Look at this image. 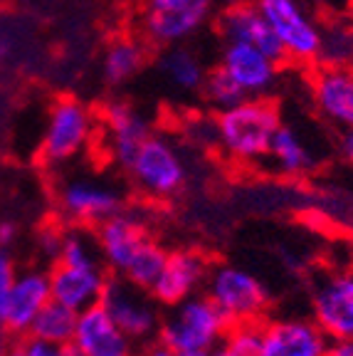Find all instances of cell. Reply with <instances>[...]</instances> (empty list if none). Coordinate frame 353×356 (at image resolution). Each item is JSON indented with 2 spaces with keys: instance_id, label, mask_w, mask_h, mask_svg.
<instances>
[{
  "instance_id": "obj_1",
  "label": "cell",
  "mask_w": 353,
  "mask_h": 356,
  "mask_svg": "<svg viewBox=\"0 0 353 356\" xmlns=\"http://www.w3.org/2000/svg\"><path fill=\"white\" fill-rule=\"evenodd\" d=\"M279 124V106L270 97H247L215 117V144L230 161L260 163Z\"/></svg>"
},
{
  "instance_id": "obj_2",
  "label": "cell",
  "mask_w": 353,
  "mask_h": 356,
  "mask_svg": "<svg viewBox=\"0 0 353 356\" xmlns=\"http://www.w3.org/2000/svg\"><path fill=\"white\" fill-rule=\"evenodd\" d=\"M230 324L220 307L205 292H198L178 305L166 307V314H161L156 341L166 344L178 356H203L222 344Z\"/></svg>"
},
{
  "instance_id": "obj_3",
  "label": "cell",
  "mask_w": 353,
  "mask_h": 356,
  "mask_svg": "<svg viewBox=\"0 0 353 356\" xmlns=\"http://www.w3.org/2000/svg\"><path fill=\"white\" fill-rule=\"evenodd\" d=\"M97 134V117L77 97H60L52 102L40 139V161L57 168L89 149Z\"/></svg>"
},
{
  "instance_id": "obj_4",
  "label": "cell",
  "mask_w": 353,
  "mask_h": 356,
  "mask_svg": "<svg viewBox=\"0 0 353 356\" xmlns=\"http://www.w3.org/2000/svg\"><path fill=\"white\" fill-rule=\"evenodd\" d=\"M126 173L146 198L168 200L178 195L188 184V163L176 141L166 134H149V139L138 146L136 156L129 163Z\"/></svg>"
},
{
  "instance_id": "obj_5",
  "label": "cell",
  "mask_w": 353,
  "mask_h": 356,
  "mask_svg": "<svg viewBox=\"0 0 353 356\" xmlns=\"http://www.w3.org/2000/svg\"><path fill=\"white\" fill-rule=\"evenodd\" d=\"M217 0H141V33L156 47L193 40L213 20Z\"/></svg>"
},
{
  "instance_id": "obj_6",
  "label": "cell",
  "mask_w": 353,
  "mask_h": 356,
  "mask_svg": "<svg viewBox=\"0 0 353 356\" xmlns=\"http://www.w3.org/2000/svg\"><path fill=\"white\" fill-rule=\"evenodd\" d=\"M279 40L284 57L297 65L319 60L324 28L304 0H252Z\"/></svg>"
},
{
  "instance_id": "obj_7",
  "label": "cell",
  "mask_w": 353,
  "mask_h": 356,
  "mask_svg": "<svg viewBox=\"0 0 353 356\" xmlns=\"http://www.w3.org/2000/svg\"><path fill=\"white\" fill-rule=\"evenodd\" d=\"M203 289L232 324L262 322L267 309L272 307L270 289L265 287V282L235 265L210 267Z\"/></svg>"
},
{
  "instance_id": "obj_8",
  "label": "cell",
  "mask_w": 353,
  "mask_h": 356,
  "mask_svg": "<svg viewBox=\"0 0 353 356\" xmlns=\"http://www.w3.org/2000/svg\"><path fill=\"white\" fill-rule=\"evenodd\" d=\"M99 305L109 312L116 327L126 334L133 344H151L158 337L161 327V307L151 297L149 289L136 287L122 275L106 280Z\"/></svg>"
},
{
  "instance_id": "obj_9",
  "label": "cell",
  "mask_w": 353,
  "mask_h": 356,
  "mask_svg": "<svg viewBox=\"0 0 353 356\" xmlns=\"http://www.w3.org/2000/svg\"><path fill=\"white\" fill-rule=\"evenodd\" d=\"M57 208L72 225L92 228L124 211V193L111 181L94 173H72L57 186Z\"/></svg>"
},
{
  "instance_id": "obj_10",
  "label": "cell",
  "mask_w": 353,
  "mask_h": 356,
  "mask_svg": "<svg viewBox=\"0 0 353 356\" xmlns=\"http://www.w3.org/2000/svg\"><path fill=\"white\" fill-rule=\"evenodd\" d=\"M311 319L329 339H353V273H331L314 284Z\"/></svg>"
},
{
  "instance_id": "obj_11",
  "label": "cell",
  "mask_w": 353,
  "mask_h": 356,
  "mask_svg": "<svg viewBox=\"0 0 353 356\" xmlns=\"http://www.w3.org/2000/svg\"><path fill=\"white\" fill-rule=\"evenodd\" d=\"M311 106L334 129L353 127V67L321 65L309 77Z\"/></svg>"
},
{
  "instance_id": "obj_12",
  "label": "cell",
  "mask_w": 353,
  "mask_h": 356,
  "mask_svg": "<svg viewBox=\"0 0 353 356\" xmlns=\"http://www.w3.org/2000/svg\"><path fill=\"white\" fill-rule=\"evenodd\" d=\"M217 65L235 79L245 97H270L279 84V65L274 57L245 42H222Z\"/></svg>"
},
{
  "instance_id": "obj_13",
  "label": "cell",
  "mask_w": 353,
  "mask_h": 356,
  "mask_svg": "<svg viewBox=\"0 0 353 356\" xmlns=\"http://www.w3.org/2000/svg\"><path fill=\"white\" fill-rule=\"evenodd\" d=\"M331 339L314 319L289 317L262 324L260 349L254 356H326Z\"/></svg>"
},
{
  "instance_id": "obj_14",
  "label": "cell",
  "mask_w": 353,
  "mask_h": 356,
  "mask_svg": "<svg viewBox=\"0 0 353 356\" xmlns=\"http://www.w3.org/2000/svg\"><path fill=\"white\" fill-rule=\"evenodd\" d=\"M94 238L99 245L101 262L109 273L122 275L126 270V265L131 262V257L136 255V250L146 243L149 228H146L144 218L136 211H119L114 216H109L106 220L94 225Z\"/></svg>"
},
{
  "instance_id": "obj_15",
  "label": "cell",
  "mask_w": 353,
  "mask_h": 356,
  "mask_svg": "<svg viewBox=\"0 0 353 356\" xmlns=\"http://www.w3.org/2000/svg\"><path fill=\"white\" fill-rule=\"evenodd\" d=\"M215 30L222 42H245L267 52L277 62H287L279 40L270 30L252 0H232L215 15Z\"/></svg>"
},
{
  "instance_id": "obj_16",
  "label": "cell",
  "mask_w": 353,
  "mask_h": 356,
  "mask_svg": "<svg viewBox=\"0 0 353 356\" xmlns=\"http://www.w3.org/2000/svg\"><path fill=\"white\" fill-rule=\"evenodd\" d=\"M208 257L195 250H173L168 252L163 270L149 287L151 297L158 302V307H173L188 297L198 295L208 277Z\"/></svg>"
},
{
  "instance_id": "obj_17",
  "label": "cell",
  "mask_w": 353,
  "mask_h": 356,
  "mask_svg": "<svg viewBox=\"0 0 353 356\" xmlns=\"http://www.w3.org/2000/svg\"><path fill=\"white\" fill-rule=\"evenodd\" d=\"M151 124L144 111H138L131 102H109L101 111V136L109 156L124 171L136 156L138 146L149 139Z\"/></svg>"
},
{
  "instance_id": "obj_18",
  "label": "cell",
  "mask_w": 353,
  "mask_h": 356,
  "mask_svg": "<svg viewBox=\"0 0 353 356\" xmlns=\"http://www.w3.org/2000/svg\"><path fill=\"white\" fill-rule=\"evenodd\" d=\"M104 262L92 265H69V262H52L50 267V289L52 300L62 302L74 312H84L99 305L101 292L106 287Z\"/></svg>"
},
{
  "instance_id": "obj_19",
  "label": "cell",
  "mask_w": 353,
  "mask_h": 356,
  "mask_svg": "<svg viewBox=\"0 0 353 356\" xmlns=\"http://www.w3.org/2000/svg\"><path fill=\"white\" fill-rule=\"evenodd\" d=\"M50 300V270H42V267L17 270L6 305V314H3L6 332L15 334V337H25L33 327L35 317L40 314V309Z\"/></svg>"
},
{
  "instance_id": "obj_20",
  "label": "cell",
  "mask_w": 353,
  "mask_h": 356,
  "mask_svg": "<svg viewBox=\"0 0 353 356\" xmlns=\"http://www.w3.org/2000/svg\"><path fill=\"white\" fill-rule=\"evenodd\" d=\"M72 341L82 356H136V344L116 327L101 305L79 312Z\"/></svg>"
},
{
  "instance_id": "obj_21",
  "label": "cell",
  "mask_w": 353,
  "mask_h": 356,
  "mask_svg": "<svg viewBox=\"0 0 353 356\" xmlns=\"http://www.w3.org/2000/svg\"><path fill=\"white\" fill-rule=\"evenodd\" d=\"M156 67H158V74L166 79L168 87H173L178 95L186 97L200 95V87H203L205 74H208L205 60L186 42L163 47Z\"/></svg>"
},
{
  "instance_id": "obj_22",
  "label": "cell",
  "mask_w": 353,
  "mask_h": 356,
  "mask_svg": "<svg viewBox=\"0 0 353 356\" xmlns=\"http://www.w3.org/2000/svg\"><path fill=\"white\" fill-rule=\"evenodd\" d=\"M267 159L272 161V168H274L279 176L287 178H302L306 173H311L316 168V156L311 151V146L306 144L302 134H299L297 127L292 124H279V129L272 136L270 151H267Z\"/></svg>"
},
{
  "instance_id": "obj_23",
  "label": "cell",
  "mask_w": 353,
  "mask_h": 356,
  "mask_svg": "<svg viewBox=\"0 0 353 356\" xmlns=\"http://www.w3.org/2000/svg\"><path fill=\"white\" fill-rule=\"evenodd\" d=\"M146 65V47L133 38H116L101 55V79L109 87L126 84Z\"/></svg>"
},
{
  "instance_id": "obj_24",
  "label": "cell",
  "mask_w": 353,
  "mask_h": 356,
  "mask_svg": "<svg viewBox=\"0 0 353 356\" xmlns=\"http://www.w3.org/2000/svg\"><path fill=\"white\" fill-rule=\"evenodd\" d=\"M77 317H79V312L69 309V307H65L57 300H50L40 309V314L35 317L28 334L40 337V339L55 341V344H67V341L74 339Z\"/></svg>"
},
{
  "instance_id": "obj_25",
  "label": "cell",
  "mask_w": 353,
  "mask_h": 356,
  "mask_svg": "<svg viewBox=\"0 0 353 356\" xmlns=\"http://www.w3.org/2000/svg\"><path fill=\"white\" fill-rule=\"evenodd\" d=\"M168 257V250L161 243H156L154 238H146V243L136 250V255L131 257V262L126 265V270L122 273V277H126L129 282H133L136 287L149 289L156 282V277L163 270V262Z\"/></svg>"
},
{
  "instance_id": "obj_26",
  "label": "cell",
  "mask_w": 353,
  "mask_h": 356,
  "mask_svg": "<svg viewBox=\"0 0 353 356\" xmlns=\"http://www.w3.org/2000/svg\"><path fill=\"white\" fill-rule=\"evenodd\" d=\"M200 95H203L205 104L215 111V114H220V111L230 109V106H235L243 99H247L243 89L235 84V79H232L220 65L213 67V70H208L203 87H200Z\"/></svg>"
},
{
  "instance_id": "obj_27",
  "label": "cell",
  "mask_w": 353,
  "mask_h": 356,
  "mask_svg": "<svg viewBox=\"0 0 353 356\" xmlns=\"http://www.w3.org/2000/svg\"><path fill=\"white\" fill-rule=\"evenodd\" d=\"M319 65L353 67V22H331L321 35Z\"/></svg>"
},
{
  "instance_id": "obj_28",
  "label": "cell",
  "mask_w": 353,
  "mask_h": 356,
  "mask_svg": "<svg viewBox=\"0 0 353 356\" xmlns=\"http://www.w3.org/2000/svg\"><path fill=\"white\" fill-rule=\"evenodd\" d=\"M260 337L262 322H235L230 324L220 346L227 351V356H254L260 349Z\"/></svg>"
},
{
  "instance_id": "obj_29",
  "label": "cell",
  "mask_w": 353,
  "mask_h": 356,
  "mask_svg": "<svg viewBox=\"0 0 353 356\" xmlns=\"http://www.w3.org/2000/svg\"><path fill=\"white\" fill-rule=\"evenodd\" d=\"M20 346L28 356H82L77 346H74V341L55 344V341L40 339V337H33V334H25Z\"/></svg>"
},
{
  "instance_id": "obj_30",
  "label": "cell",
  "mask_w": 353,
  "mask_h": 356,
  "mask_svg": "<svg viewBox=\"0 0 353 356\" xmlns=\"http://www.w3.org/2000/svg\"><path fill=\"white\" fill-rule=\"evenodd\" d=\"M15 275H17L15 260H13V255L6 248H0V322H3V314H6V305H8V297H10L13 282H15Z\"/></svg>"
},
{
  "instance_id": "obj_31",
  "label": "cell",
  "mask_w": 353,
  "mask_h": 356,
  "mask_svg": "<svg viewBox=\"0 0 353 356\" xmlns=\"http://www.w3.org/2000/svg\"><path fill=\"white\" fill-rule=\"evenodd\" d=\"M62 233H65V230H60V228H47L40 233V250H42V255L47 257V260L55 262L57 255H60Z\"/></svg>"
},
{
  "instance_id": "obj_32",
  "label": "cell",
  "mask_w": 353,
  "mask_h": 356,
  "mask_svg": "<svg viewBox=\"0 0 353 356\" xmlns=\"http://www.w3.org/2000/svg\"><path fill=\"white\" fill-rule=\"evenodd\" d=\"M336 144H338V156H341L348 166H353V127L341 129V131H338Z\"/></svg>"
},
{
  "instance_id": "obj_33",
  "label": "cell",
  "mask_w": 353,
  "mask_h": 356,
  "mask_svg": "<svg viewBox=\"0 0 353 356\" xmlns=\"http://www.w3.org/2000/svg\"><path fill=\"white\" fill-rule=\"evenodd\" d=\"M20 230H17V222L13 220H0V248H10L13 243L17 240Z\"/></svg>"
},
{
  "instance_id": "obj_34",
  "label": "cell",
  "mask_w": 353,
  "mask_h": 356,
  "mask_svg": "<svg viewBox=\"0 0 353 356\" xmlns=\"http://www.w3.org/2000/svg\"><path fill=\"white\" fill-rule=\"evenodd\" d=\"M326 356H353V339H331Z\"/></svg>"
},
{
  "instance_id": "obj_35",
  "label": "cell",
  "mask_w": 353,
  "mask_h": 356,
  "mask_svg": "<svg viewBox=\"0 0 353 356\" xmlns=\"http://www.w3.org/2000/svg\"><path fill=\"white\" fill-rule=\"evenodd\" d=\"M138 356H178V354H173V351L168 349L166 344H161V341H151Z\"/></svg>"
},
{
  "instance_id": "obj_36",
  "label": "cell",
  "mask_w": 353,
  "mask_h": 356,
  "mask_svg": "<svg viewBox=\"0 0 353 356\" xmlns=\"http://www.w3.org/2000/svg\"><path fill=\"white\" fill-rule=\"evenodd\" d=\"M3 356H28V354L22 351V346H20V344H15V346H10V349H8Z\"/></svg>"
},
{
  "instance_id": "obj_37",
  "label": "cell",
  "mask_w": 353,
  "mask_h": 356,
  "mask_svg": "<svg viewBox=\"0 0 353 356\" xmlns=\"http://www.w3.org/2000/svg\"><path fill=\"white\" fill-rule=\"evenodd\" d=\"M203 356H227V351H225V349H222V346H217V349L208 351V354H203Z\"/></svg>"
},
{
  "instance_id": "obj_38",
  "label": "cell",
  "mask_w": 353,
  "mask_h": 356,
  "mask_svg": "<svg viewBox=\"0 0 353 356\" xmlns=\"http://www.w3.org/2000/svg\"><path fill=\"white\" fill-rule=\"evenodd\" d=\"M348 3H351V8H353V0H348Z\"/></svg>"
},
{
  "instance_id": "obj_39",
  "label": "cell",
  "mask_w": 353,
  "mask_h": 356,
  "mask_svg": "<svg viewBox=\"0 0 353 356\" xmlns=\"http://www.w3.org/2000/svg\"><path fill=\"white\" fill-rule=\"evenodd\" d=\"M136 356H138V354H136Z\"/></svg>"
}]
</instances>
